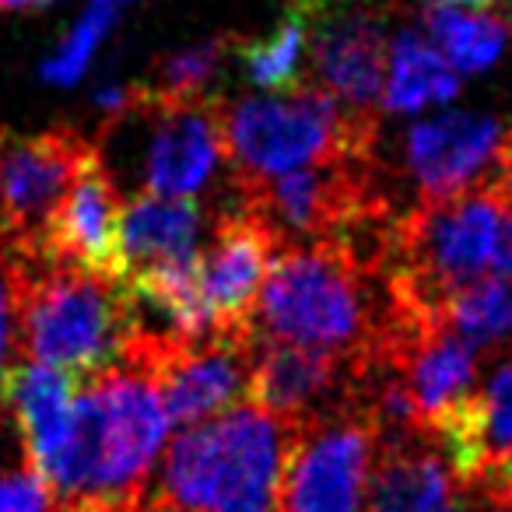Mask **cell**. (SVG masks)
Wrapping results in <instances>:
<instances>
[{"mask_svg":"<svg viewBox=\"0 0 512 512\" xmlns=\"http://www.w3.org/2000/svg\"><path fill=\"white\" fill-rule=\"evenodd\" d=\"M169 439V411L148 369L130 358L78 383L71 428L39 481L53 512H141Z\"/></svg>","mask_w":512,"mask_h":512,"instance_id":"obj_1","label":"cell"},{"mask_svg":"<svg viewBox=\"0 0 512 512\" xmlns=\"http://www.w3.org/2000/svg\"><path fill=\"white\" fill-rule=\"evenodd\" d=\"M390 309L383 271L355 242H281L256 302L253 330L362 369L383 344Z\"/></svg>","mask_w":512,"mask_h":512,"instance_id":"obj_2","label":"cell"},{"mask_svg":"<svg viewBox=\"0 0 512 512\" xmlns=\"http://www.w3.org/2000/svg\"><path fill=\"white\" fill-rule=\"evenodd\" d=\"M288 435L285 421L249 400L183 428L144 512H274Z\"/></svg>","mask_w":512,"mask_h":512,"instance_id":"obj_3","label":"cell"},{"mask_svg":"<svg viewBox=\"0 0 512 512\" xmlns=\"http://www.w3.org/2000/svg\"><path fill=\"white\" fill-rule=\"evenodd\" d=\"M137 323L141 306L127 281L25 256L18 278V351L39 365L74 379L92 376L120 362Z\"/></svg>","mask_w":512,"mask_h":512,"instance_id":"obj_4","label":"cell"},{"mask_svg":"<svg viewBox=\"0 0 512 512\" xmlns=\"http://www.w3.org/2000/svg\"><path fill=\"white\" fill-rule=\"evenodd\" d=\"M221 130L235 190L330 158L376 155L379 141V123L355 120L313 81L292 95L221 99Z\"/></svg>","mask_w":512,"mask_h":512,"instance_id":"obj_5","label":"cell"},{"mask_svg":"<svg viewBox=\"0 0 512 512\" xmlns=\"http://www.w3.org/2000/svg\"><path fill=\"white\" fill-rule=\"evenodd\" d=\"M379 435L358 386L344 404L292 428L274 512H365Z\"/></svg>","mask_w":512,"mask_h":512,"instance_id":"obj_6","label":"cell"},{"mask_svg":"<svg viewBox=\"0 0 512 512\" xmlns=\"http://www.w3.org/2000/svg\"><path fill=\"white\" fill-rule=\"evenodd\" d=\"M306 18V71L344 113L379 123L390 18L379 0H292Z\"/></svg>","mask_w":512,"mask_h":512,"instance_id":"obj_7","label":"cell"},{"mask_svg":"<svg viewBox=\"0 0 512 512\" xmlns=\"http://www.w3.org/2000/svg\"><path fill=\"white\" fill-rule=\"evenodd\" d=\"M99 144L74 127L0 134V242L36 260L43 232Z\"/></svg>","mask_w":512,"mask_h":512,"instance_id":"obj_8","label":"cell"},{"mask_svg":"<svg viewBox=\"0 0 512 512\" xmlns=\"http://www.w3.org/2000/svg\"><path fill=\"white\" fill-rule=\"evenodd\" d=\"M137 116L151 123L144 148V193L155 197H197L228 165L218 95H162L144 85Z\"/></svg>","mask_w":512,"mask_h":512,"instance_id":"obj_9","label":"cell"},{"mask_svg":"<svg viewBox=\"0 0 512 512\" xmlns=\"http://www.w3.org/2000/svg\"><path fill=\"white\" fill-rule=\"evenodd\" d=\"M281 239L249 207H221L214 214L211 242L200 249V281L211 316V334L253 337L256 302Z\"/></svg>","mask_w":512,"mask_h":512,"instance_id":"obj_10","label":"cell"},{"mask_svg":"<svg viewBox=\"0 0 512 512\" xmlns=\"http://www.w3.org/2000/svg\"><path fill=\"white\" fill-rule=\"evenodd\" d=\"M505 127L491 113L449 109L404 134V169L418 200L432 204L488 183Z\"/></svg>","mask_w":512,"mask_h":512,"instance_id":"obj_11","label":"cell"},{"mask_svg":"<svg viewBox=\"0 0 512 512\" xmlns=\"http://www.w3.org/2000/svg\"><path fill=\"white\" fill-rule=\"evenodd\" d=\"M355 393V365L327 351L260 337L253 341L246 400L281 418L288 428L327 414Z\"/></svg>","mask_w":512,"mask_h":512,"instance_id":"obj_12","label":"cell"},{"mask_svg":"<svg viewBox=\"0 0 512 512\" xmlns=\"http://www.w3.org/2000/svg\"><path fill=\"white\" fill-rule=\"evenodd\" d=\"M120 221V186H116L113 172L106 169V158L99 148V155L81 169L71 193L46 225L36 260H57V264H71L81 271L102 274V278L123 281L127 267H123L120 253Z\"/></svg>","mask_w":512,"mask_h":512,"instance_id":"obj_13","label":"cell"},{"mask_svg":"<svg viewBox=\"0 0 512 512\" xmlns=\"http://www.w3.org/2000/svg\"><path fill=\"white\" fill-rule=\"evenodd\" d=\"M474 502L428 432L379 435L365 512H477Z\"/></svg>","mask_w":512,"mask_h":512,"instance_id":"obj_14","label":"cell"},{"mask_svg":"<svg viewBox=\"0 0 512 512\" xmlns=\"http://www.w3.org/2000/svg\"><path fill=\"white\" fill-rule=\"evenodd\" d=\"M432 439L470 491L512 463V358L432 428Z\"/></svg>","mask_w":512,"mask_h":512,"instance_id":"obj_15","label":"cell"},{"mask_svg":"<svg viewBox=\"0 0 512 512\" xmlns=\"http://www.w3.org/2000/svg\"><path fill=\"white\" fill-rule=\"evenodd\" d=\"M78 383L81 379L39 362L11 365L0 376V407H8L15 418L18 432H22L25 463L36 474H43L46 463L64 446Z\"/></svg>","mask_w":512,"mask_h":512,"instance_id":"obj_16","label":"cell"},{"mask_svg":"<svg viewBox=\"0 0 512 512\" xmlns=\"http://www.w3.org/2000/svg\"><path fill=\"white\" fill-rule=\"evenodd\" d=\"M200 221H204V207L193 197L137 193L134 200H127L120 221V253L127 274L137 267L197 256Z\"/></svg>","mask_w":512,"mask_h":512,"instance_id":"obj_17","label":"cell"},{"mask_svg":"<svg viewBox=\"0 0 512 512\" xmlns=\"http://www.w3.org/2000/svg\"><path fill=\"white\" fill-rule=\"evenodd\" d=\"M460 95V74L421 32L404 29L390 39L383 81V109L390 113H418Z\"/></svg>","mask_w":512,"mask_h":512,"instance_id":"obj_18","label":"cell"},{"mask_svg":"<svg viewBox=\"0 0 512 512\" xmlns=\"http://www.w3.org/2000/svg\"><path fill=\"white\" fill-rule=\"evenodd\" d=\"M421 18L456 74L488 71L512 43V18L505 15H470L453 4H428Z\"/></svg>","mask_w":512,"mask_h":512,"instance_id":"obj_19","label":"cell"},{"mask_svg":"<svg viewBox=\"0 0 512 512\" xmlns=\"http://www.w3.org/2000/svg\"><path fill=\"white\" fill-rule=\"evenodd\" d=\"M232 53L242 60L253 85L292 95L306 85V18L288 0L285 18L267 36H232Z\"/></svg>","mask_w":512,"mask_h":512,"instance_id":"obj_20","label":"cell"},{"mask_svg":"<svg viewBox=\"0 0 512 512\" xmlns=\"http://www.w3.org/2000/svg\"><path fill=\"white\" fill-rule=\"evenodd\" d=\"M442 323L477 355L512 351V281L484 278L460 288L442 306Z\"/></svg>","mask_w":512,"mask_h":512,"instance_id":"obj_21","label":"cell"},{"mask_svg":"<svg viewBox=\"0 0 512 512\" xmlns=\"http://www.w3.org/2000/svg\"><path fill=\"white\" fill-rule=\"evenodd\" d=\"M228 53H232V36H218L207 39V43L169 53V57L158 60V81L151 88H158L162 95H176V99L207 95L204 88L211 85V78L225 64Z\"/></svg>","mask_w":512,"mask_h":512,"instance_id":"obj_22","label":"cell"},{"mask_svg":"<svg viewBox=\"0 0 512 512\" xmlns=\"http://www.w3.org/2000/svg\"><path fill=\"white\" fill-rule=\"evenodd\" d=\"M113 22H116L113 4L92 0V8L81 15V22L71 29V36H67L64 43H60V50L43 64V78L53 81V85H74V81L88 71L95 50L102 46L106 32L113 29Z\"/></svg>","mask_w":512,"mask_h":512,"instance_id":"obj_23","label":"cell"},{"mask_svg":"<svg viewBox=\"0 0 512 512\" xmlns=\"http://www.w3.org/2000/svg\"><path fill=\"white\" fill-rule=\"evenodd\" d=\"M25 256L0 242V376L18 351V278Z\"/></svg>","mask_w":512,"mask_h":512,"instance_id":"obj_24","label":"cell"},{"mask_svg":"<svg viewBox=\"0 0 512 512\" xmlns=\"http://www.w3.org/2000/svg\"><path fill=\"white\" fill-rule=\"evenodd\" d=\"M0 512H53L50 491L29 463L0 474Z\"/></svg>","mask_w":512,"mask_h":512,"instance_id":"obj_25","label":"cell"},{"mask_svg":"<svg viewBox=\"0 0 512 512\" xmlns=\"http://www.w3.org/2000/svg\"><path fill=\"white\" fill-rule=\"evenodd\" d=\"M488 183L505 204H512V130L502 134V144H498V155H495V165H491Z\"/></svg>","mask_w":512,"mask_h":512,"instance_id":"obj_26","label":"cell"},{"mask_svg":"<svg viewBox=\"0 0 512 512\" xmlns=\"http://www.w3.org/2000/svg\"><path fill=\"white\" fill-rule=\"evenodd\" d=\"M53 0H0V15H8V11H32V8H46Z\"/></svg>","mask_w":512,"mask_h":512,"instance_id":"obj_27","label":"cell"},{"mask_svg":"<svg viewBox=\"0 0 512 512\" xmlns=\"http://www.w3.org/2000/svg\"><path fill=\"white\" fill-rule=\"evenodd\" d=\"M428 4H453V8H495V4H509V0H428Z\"/></svg>","mask_w":512,"mask_h":512,"instance_id":"obj_28","label":"cell"},{"mask_svg":"<svg viewBox=\"0 0 512 512\" xmlns=\"http://www.w3.org/2000/svg\"><path fill=\"white\" fill-rule=\"evenodd\" d=\"M102 4H113V8H120V4H123V0H102Z\"/></svg>","mask_w":512,"mask_h":512,"instance_id":"obj_29","label":"cell"}]
</instances>
